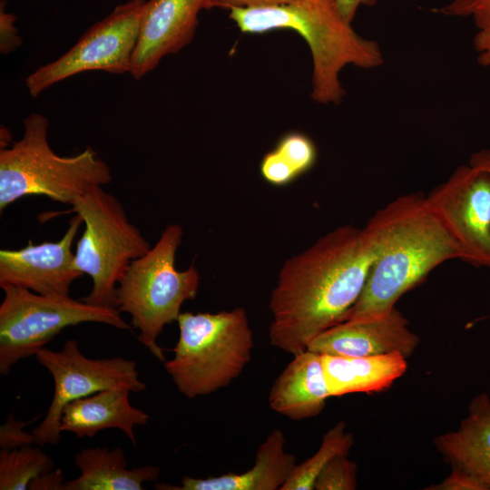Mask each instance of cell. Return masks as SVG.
<instances>
[{
  "instance_id": "32",
  "label": "cell",
  "mask_w": 490,
  "mask_h": 490,
  "mask_svg": "<svg viewBox=\"0 0 490 490\" xmlns=\"http://www.w3.org/2000/svg\"><path fill=\"white\" fill-rule=\"evenodd\" d=\"M473 44L477 63L484 67H490V28L478 30Z\"/></svg>"
},
{
  "instance_id": "30",
  "label": "cell",
  "mask_w": 490,
  "mask_h": 490,
  "mask_svg": "<svg viewBox=\"0 0 490 490\" xmlns=\"http://www.w3.org/2000/svg\"><path fill=\"white\" fill-rule=\"evenodd\" d=\"M290 0H208L207 10L214 7L232 9L271 6L288 4Z\"/></svg>"
},
{
  "instance_id": "34",
  "label": "cell",
  "mask_w": 490,
  "mask_h": 490,
  "mask_svg": "<svg viewBox=\"0 0 490 490\" xmlns=\"http://www.w3.org/2000/svg\"><path fill=\"white\" fill-rule=\"evenodd\" d=\"M469 163L490 172V150L484 149L475 152L470 157Z\"/></svg>"
},
{
  "instance_id": "8",
  "label": "cell",
  "mask_w": 490,
  "mask_h": 490,
  "mask_svg": "<svg viewBox=\"0 0 490 490\" xmlns=\"http://www.w3.org/2000/svg\"><path fill=\"white\" fill-rule=\"evenodd\" d=\"M0 373L7 375L20 360L35 356L64 328L85 322L119 329L130 326L115 307L94 305L70 296L43 295L17 286L2 289Z\"/></svg>"
},
{
  "instance_id": "23",
  "label": "cell",
  "mask_w": 490,
  "mask_h": 490,
  "mask_svg": "<svg viewBox=\"0 0 490 490\" xmlns=\"http://www.w3.org/2000/svg\"><path fill=\"white\" fill-rule=\"evenodd\" d=\"M274 149L289 162L299 176L309 172L317 162L318 151L314 142L301 132L284 134Z\"/></svg>"
},
{
  "instance_id": "25",
  "label": "cell",
  "mask_w": 490,
  "mask_h": 490,
  "mask_svg": "<svg viewBox=\"0 0 490 490\" xmlns=\"http://www.w3.org/2000/svg\"><path fill=\"white\" fill-rule=\"evenodd\" d=\"M434 12L446 16L471 18L478 30L490 28V0H452Z\"/></svg>"
},
{
  "instance_id": "21",
  "label": "cell",
  "mask_w": 490,
  "mask_h": 490,
  "mask_svg": "<svg viewBox=\"0 0 490 490\" xmlns=\"http://www.w3.org/2000/svg\"><path fill=\"white\" fill-rule=\"evenodd\" d=\"M352 445V435L346 431L345 422L339 421L324 435L318 450L296 465L280 490H313L318 475L328 462L338 455H348Z\"/></svg>"
},
{
  "instance_id": "3",
  "label": "cell",
  "mask_w": 490,
  "mask_h": 490,
  "mask_svg": "<svg viewBox=\"0 0 490 490\" xmlns=\"http://www.w3.org/2000/svg\"><path fill=\"white\" fill-rule=\"evenodd\" d=\"M230 11V19L244 34L289 29L306 41L312 57L310 96L319 104L341 103L346 91L339 74L345 66L371 70L384 64L379 44L355 31L338 0H290L279 5Z\"/></svg>"
},
{
  "instance_id": "11",
  "label": "cell",
  "mask_w": 490,
  "mask_h": 490,
  "mask_svg": "<svg viewBox=\"0 0 490 490\" xmlns=\"http://www.w3.org/2000/svg\"><path fill=\"white\" fill-rule=\"evenodd\" d=\"M426 201L457 244L462 260L490 269V172L461 165Z\"/></svg>"
},
{
  "instance_id": "16",
  "label": "cell",
  "mask_w": 490,
  "mask_h": 490,
  "mask_svg": "<svg viewBox=\"0 0 490 490\" xmlns=\"http://www.w3.org/2000/svg\"><path fill=\"white\" fill-rule=\"evenodd\" d=\"M294 455L285 451L283 432L273 429L259 446L253 467L244 473L194 478L183 476L181 485H155L160 490H277L281 489L296 466Z\"/></svg>"
},
{
  "instance_id": "7",
  "label": "cell",
  "mask_w": 490,
  "mask_h": 490,
  "mask_svg": "<svg viewBox=\"0 0 490 490\" xmlns=\"http://www.w3.org/2000/svg\"><path fill=\"white\" fill-rule=\"evenodd\" d=\"M70 212L78 214L84 230L77 240L75 265L93 281L90 293L81 299L114 307L119 279L130 263L150 249L149 241L132 224L121 201L98 186L77 198Z\"/></svg>"
},
{
  "instance_id": "18",
  "label": "cell",
  "mask_w": 490,
  "mask_h": 490,
  "mask_svg": "<svg viewBox=\"0 0 490 490\" xmlns=\"http://www.w3.org/2000/svg\"><path fill=\"white\" fill-rule=\"evenodd\" d=\"M435 446L452 467L463 469L490 490V397L483 392L468 406L456 431L440 435Z\"/></svg>"
},
{
  "instance_id": "5",
  "label": "cell",
  "mask_w": 490,
  "mask_h": 490,
  "mask_svg": "<svg viewBox=\"0 0 490 490\" xmlns=\"http://www.w3.org/2000/svg\"><path fill=\"white\" fill-rule=\"evenodd\" d=\"M182 235L179 224L166 226L155 245L130 263L114 294V307L131 316L139 341L161 362L166 360L157 342L160 334L177 321L181 305L195 299L201 283L194 265L181 271L175 268Z\"/></svg>"
},
{
  "instance_id": "6",
  "label": "cell",
  "mask_w": 490,
  "mask_h": 490,
  "mask_svg": "<svg viewBox=\"0 0 490 490\" xmlns=\"http://www.w3.org/2000/svg\"><path fill=\"white\" fill-rule=\"evenodd\" d=\"M174 356L164 368L180 393L194 398L236 379L251 358L253 333L247 312L231 310L181 313Z\"/></svg>"
},
{
  "instance_id": "17",
  "label": "cell",
  "mask_w": 490,
  "mask_h": 490,
  "mask_svg": "<svg viewBox=\"0 0 490 490\" xmlns=\"http://www.w3.org/2000/svg\"><path fill=\"white\" fill-rule=\"evenodd\" d=\"M328 397L322 357L307 349L294 356L276 378L269 403L275 412L299 421L320 414Z\"/></svg>"
},
{
  "instance_id": "15",
  "label": "cell",
  "mask_w": 490,
  "mask_h": 490,
  "mask_svg": "<svg viewBox=\"0 0 490 490\" xmlns=\"http://www.w3.org/2000/svg\"><path fill=\"white\" fill-rule=\"evenodd\" d=\"M132 391L123 387L101 390L68 403L62 413L60 429L76 437H93L98 432L116 428L136 446L135 426L148 423L149 415L130 403Z\"/></svg>"
},
{
  "instance_id": "26",
  "label": "cell",
  "mask_w": 490,
  "mask_h": 490,
  "mask_svg": "<svg viewBox=\"0 0 490 490\" xmlns=\"http://www.w3.org/2000/svg\"><path fill=\"white\" fill-rule=\"evenodd\" d=\"M260 171L263 179L274 186L288 185L299 177L294 168L276 149L263 156Z\"/></svg>"
},
{
  "instance_id": "24",
  "label": "cell",
  "mask_w": 490,
  "mask_h": 490,
  "mask_svg": "<svg viewBox=\"0 0 490 490\" xmlns=\"http://www.w3.org/2000/svg\"><path fill=\"white\" fill-rule=\"evenodd\" d=\"M348 455H338L331 459L318 475L316 490H354L357 488V465Z\"/></svg>"
},
{
  "instance_id": "4",
  "label": "cell",
  "mask_w": 490,
  "mask_h": 490,
  "mask_svg": "<svg viewBox=\"0 0 490 490\" xmlns=\"http://www.w3.org/2000/svg\"><path fill=\"white\" fill-rule=\"evenodd\" d=\"M48 119L38 113L24 120L20 140L0 149V212L31 195L65 204L113 181L111 170L90 146L74 156H60L48 142Z\"/></svg>"
},
{
  "instance_id": "20",
  "label": "cell",
  "mask_w": 490,
  "mask_h": 490,
  "mask_svg": "<svg viewBox=\"0 0 490 490\" xmlns=\"http://www.w3.org/2000/svg\"><path fill=\"white\" fill-rule=\"evenodd\" d=\"M74 464L80 475L66 481L64 490H142L144 483L160 475V468L152 465L127 468L121 447L83 449L75 455Z\"/></svg>"
},
{
  "instance_id": "9",
  "label": "cell",
  "mask_w": 490,
  "mask_h": 490,
  "mask_svg": "<svg viewBox=\"0 0 490 490\" xmlns=\"http://www.w3.org/2000/svg\"><path fill=\"white\" fill-rule=\"evenodd\" d=\"M145 3L128 0L118 5L85 31L69 51L29 74L24 82L30 95L34 98L52 85L83 72L130 74Z\"/></svg>"
},
{
  "instance_id": "27",
  "label": "cell",
  "mask_w": 490,
  "mask_h": 490,
  "mask_svg": "<svg viewBox=\"0 0 490 490\" xmlns=\"http://www.w3.org/2000/svg\"><path fill=\"white\" fill-rule=\"evenodd\" d=\"M31 422L16 420L12 414L9 415L6 422L1 426L0 429L1 449H13L35 444L32 433H26L23 430Z\"/></svg>"
},
{
  "instance_id": "28",
  "label": "cell",
  "mask_w": 490,
  "mask_h": 490,
  "mask_svg": "<svg viewBox=\"0 0 490 490\" xmlns=\"http://www.w3.org/2000/svg\"><path fill=\"white\" fill-rule=\"evenodd\" d=\"M16 16L5 10V1L0 4V52L8 54L22 45L23 40L15 27Z\"/></svg>"
},
{
  "instance_id": "1",
  "label": "cell",
  "mask_w": 490,
  "mask_h": 490,
  "mask_svg": "<svg viewBox=\"0 0 490 490\" xmlns=\"http://www.w3.org/2000/svg\"><path fill=\"white\" fill-rule=\"evenodd\" d=\"M376 258L365 228L343 225L282 265L269 309L271 346L293 356L327 328L345 320Z\"/></svg>"
},
{
  "instance_id": "33",
  "label": "cell",
  "mask_w": 490,
  "mask_h": 490,
  "mask_svg": "<svg viewBox=\"0 0 490 490\" xmlns=\"http://www.w3.org/2000/svg\"><path fill=\"white\" fill-rule=\"evenodd\" d=\"M377 2V0H338L342 14L351 23L360 6H372Z\"/></svg>"
},
{
  "instance_id": "12",
  "label": "cell",
  "mask_w": 490,
  "mask_h": 490,
  "mask_svg": "<svg viewBox=\"0 0 490 490\" xmlns=\"http://www.w3.org/2000/svg\"><path fill=\"white\" fill-rule=\"evenodd\" d=\"M83 223L75 214L58 241L0 250V287L17 286L38 294L70 296L74 280L83 274L76 268L73 243Z\"/></svg>"
},
{
  "instance_id": "2",
  "label": "cell",
  "mask_w": 490,
  "mask_h": 490,
  "mask_svg": "<svg viewBox=\"0 0 490 490\" xmlns=\"http://www.w3.org/2000/svg\"><path fill=\"white\" fill-rule=\"evenodd\" d=\"M364 228L376 258L345 320L389 313L406 292L419 285L438 265L453 259L462 260L457 244L429 209L426 196L410 193L397 197L378 209Z\"/></svg>"
},
{
  "instance_id": "31",
  "label": "cell",
  "mask_w": 490,
  "mask_h": 490,
  "mask_svg": "<svg viewBox=\"0 0 490 490\" xmlns=\"http://www.w3.org/2000/svg\"><path fill=\"white\" fill-rule=\"evenodd\" d=\"M64 476L60 469L43 473L33 479L28 489L33 490H64Z\"/></svg>"
},
{
  "instance_id": "13",
  "label": "cell",
  "mask_w": 490,
  "mask_h": 490,
  "mask_svg": "<svg viewBox=\"0 0 490 490\" xmlns=\"http://www.w3.org/2000/svg\"><path fill=\"white\" fill-rule=\"evenodd\" d=\"M208 0H149L145 3L140 35L133 53L131 75L140 80L168 54H174L193 39L198 15Z\"/></svg>"
},
{
  "instance_id": "19",
  "label": "cell",
  "mask_w": 490,
  "mask_h": 490,
  "mask_svg": "<svg viewBox=\"0 0 490 490\" xmlns=\"http://www.w3.org/2000/svg\"><path fill=\"white\" fill-rule=\"evenodd\" d=\"M321 357L330 397L385 390L407 368V358L397 352L368 357Z\"/></svg>"
},
{
  "instance_id": "22",
  "label": "cell",
  "mask_w": 490,
  "mask_h": 490,
  "mask_svg": "<svg viewBox=\"0 0 490 490\" xmlns=\"http://www.w3.org/2000/svg\"><path fill=\"white\" fill-rule=\"evenodd\" d=\"M54 462L39 447L32 445L0 452V489L24 490L39 475L51 471Z\"/></svg>"
},
{
  "instance_id": "29",
  "label": "cell",
  "mask_w": 490,
  "mask_h": 490,
  "mask_svg": "<svg viewBox=\"0 0 490 490\" xmlns=\"http://www.w3.org/2000/svg\"><path fill=\"white\" fill-rule=\"evenodd\" d=\"M428 490H489L477 477L470 473L453 467L452 473L442 482L426 487Z\"/></svg>"
},
{
  "instance_id": "10",
  "label": "cell",
  "mask_w": 490,
  "mask_h": 490,
  "mask_svg": "<svg viewBox=\"0 0 490 490\" xmlns=\"http://www.w3.org/2000/svg\"><path fill=\"white\" fill-rule=\"evenodd\" d=\"M35 358L52 375L54 387L44 419L31 432L36 445L59 443L61 416L68 403L112 387H123L134 393L146 388L133 360L121 357L89 358L81 352L76 339L66 340L59 351L44 347Z\"/></svg>"
},
{
  "instance_id": "14",
  "label": "cell",
  "mask_w": 490,
  "mask_h": 490,
  "mask_svg": "<svg viewBox=\"0 0 490 490\" xmlns=\"http://www.w3.org/2000/svg\"><path fill=\"white\" fill-rule=\"evenodd\" d=\"M418 343L407 319L394 308L384 316L336 324L317 335L307 349L321 356L368 357L397 352L408 358Z\"/></svg>"
}]
</instances>
